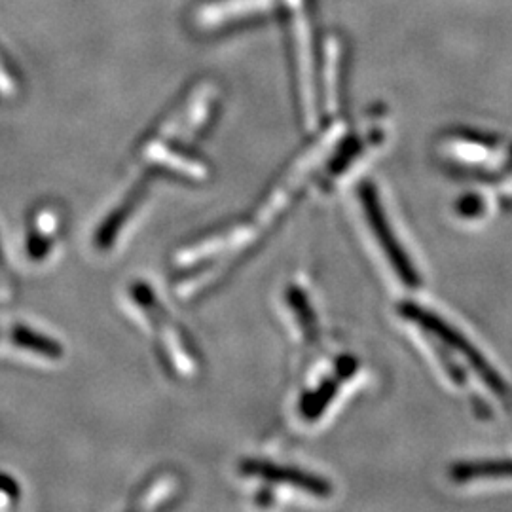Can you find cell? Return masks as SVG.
I'll list each match as a JSON object with an SVG mask.
<instances>
[{"label":"cell","instance_id":"obj_8","mask_svg":"<svg viewBox=\"0 0 512 512\" xmlns=\"http://www.w3.org/2000/svg\"><path fill=\"white\" fill-rule=\"evenodd\" d=\"M55 224H59V213H55L54 207L42 209L35 219V230L29 239V253L33 256H44L48 251L52 239L48 234H54Z\"/></svg>","mask_w":512,"mask_h":512},{"label":"cell","instance_id":"obj_1","mask_svg":"<svg viewBox=\"0 0 512 512\" xmlns=\"http://www.w3.org/2000/svg\"><path fill=\"white\" fill-rule=\"evenodd\" d=\"M397 315L404 327L412 329L427 355L435 359L442 378L459 393H465L478 410L484 414L511 410V385L465 332L439 311L412 300L401 304Z\"/></svg>","mask_w":512,"mask_h":512},{"label":"cell","instance_id":"obj_11","mask_svg":"<svg viewBox=\"0 0 512 512\" xmlns=\"http://www.w3.org/2000/svg\"><path fill=\"white\" fill-rule=\"evenodd\" d=\"M0 291L6 294V296L14 294V279H10V274H8V270H6L2 253H0Z\"/></svg>","mask_w":512,"mask_h":512},{"label":"cell","instance_id":"obj_7","mask_svg":"<svg viewBox=\"0 0 512 512\" xmlns=\"http://www.w3.org/2000/svg\"><path fill=\"white\" fill-rule=\"evenodd\" d=\"M143 198H145V184H139V186L135 188V192H131V196H129L128 200L122 203V207H120V209L105 222V226L101 228V232H99V236H97V243H99L101 247H109L110 243L114 241V236L122 230L124 222H126L129 215L137 209V205H139V202H141Z\"/></svg>","mask_w":512,"mask_h":512},{"label":"cell","instance_id":"obj_4","mask_svg":"<svg viewBox=\"0 0 512 512\" xmlns=\"http://www.w3.org/2000/svg\"><path fill=\"white\" fill-rule=\"evenodd\" d=\"M135 298L143 306V311L147 313L150 323L158 332L160 344H164L162 349L165 348V359L169 368L183 374L184 378H192V374H196L200 368L196 349H192L181 329L167 315V311L162 310V306L156 302L150 289L135 287Z\"/></svg>","mask_w":512,"mask_h":512},{"label":"cell","instance_id":"obj_9","mask_svg":"<svg viewBox=\"0 0 512 512\" xmlns=\"http://www.w3.org/2000/svg\"><path fill=\"white\" fill-rule=\"evenodd\" d=\"M156 484H152L150 488L145 490V494L141 495V501L135 505L137 509H152V507H160L165 503V499H169L171 495L177 492V480L175 476L164 475L160 480H154Z\"/></svg>","mask_w":512,"mask_h":512},{"label":"cell","instance_id":"obj_3","mask_svg":"<svg viewBox=\"0 0 512 512\" xmlns=\"http://www.w3.org/2000/svg\"><path fill=\"white\" fill-rule=\"evenodd\" d=\"M359 207L363 211L368 236L372 239L378 255L393 275V279L404 291H416L423 283L420 268L412 258L410 249L404 245L403 234L397 228L393 215H389L378 186L365 183L359 188Z\"/></svg>","mask_w":512,"mask_h":512},{"label":"cell","instance_id":"obj_6","mask_svg":"<svg viewBox=\"0 0 512 512\" xmlns=\"http://www.w3.org/2000/svg\"><path fill=\"white\" fill-rule=\"evenodd\" d=\"M245 471L251 475L268 478L270 482H277V484H291L294 488L310 492V494L327 495L330 492L329 484L325 480L300 473V471H293V469H279L275 465H264V463L253 461V463L245 465Z\"/></svg>","mask_w":512,"mask_h":512},{"label":"cell","instance_id":"obj_5","mask_svg":"<svg viewBox=\"0 0 512 512\" xmlns=\"http://www.w3.org/2000/svg\"><path fill=\"white\" fill-rule=\"evenodd\" d=\"M454 484L459 486H482L512 482L511 458H482L461 461L450 473Z\"/></svg>","mask_w":512,"mask_h":512},{"label":"cell","instance_id":"obj_2","mask_svg":"<svg viewBox=\"0 0 512 512\" xmlns=\"http://www.w3.org/2000/svg\"><path fill=\"white\" fill-rule=\"evenodd\" d=\"M435 154L440 169L461 181L503 183L512 177V141L458 131L442 137Z\"/></svg>","mask_w":512,"mask_h":512},{"label":"cell","instance_id":"obj_10","mask_svg":"<svg viewBox=\"0 0 512 512\" xmlns=\"http://www.w3.org/2000/svg\"><path fill=\"white\" fill-rule=\"evenodd\" d=\"M14 340L16 344L21 348L29 349V351H35L38 355H44V357H57L61 353L59 344H54L52 340L44 338V336H38L35 332L27 329L14 330Z\"/></svg>","mask_w":512,"mask_h":512}]
</instances>
